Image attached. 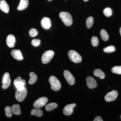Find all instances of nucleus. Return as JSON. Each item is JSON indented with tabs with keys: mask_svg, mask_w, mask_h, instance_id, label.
Returning a JSON list of instances; mask_svg holds the SVG:
<instances>
[{
	"mask_svg": "<svg viewBox=\"0 0 121 121\" xmlns=\"http://www.w3.org/2000/svg\"><path fill=\"white\" fill-rule=\"evenodd\" d=\"M64 78L68 84L73 85L75 83V79L72 74L67 70H65L64 72Z\"/></svg>",
	"mask_w": 121,
	"mask_h": 121,
	"instance_id": "10",
	"label": "nucleus"
},
{
	"mask_svg": "<svg viewBox=\"0 0 121 121\" xmlns=\"http://www.w3.org/2000/svg\"><path fill=\"white\" fill-rule=\"evenodd\" d=\"M49 82L51 85V88L52 90L57 91L61 88V84L57 78L52 76L49 78Z\"/></svg>",
	"mask_w": 121,
	"mask_h": 121,
	"instance_id": "2",
	"label": "nucleus"
},
{
	"mask_svg": "<svg viewBox=\"0 0 121 121\" xmlns=\"http://www.w3.org/2000/svg\"><path fill=\"white\" fill-rule=\"evenodd\" d=\"M16 39L13 35H9L6 39V43L7 45L10 48H13L15 46Z\"/></svg>",
	"mask_w": 121,
	"mask_h": 121,
	"instance_id": "15",
	"label": "nucleus"
},
{
	"mask_svg": "<svg viewBox=\"0 0 121 121\" xmlns=\"http://www.w3.org/2000/svg\"><path fill=\"white\" fill-rule=\"evenodd\" d=\"M69 59L73 62L79 63L82 62V58L81 56L78 52L74 50H70L68 53Z\"/></svg>",
	"mask_w": 121,
	"mask_h": 121,
	"instance_id": "3",
	"label": "nucleus"
},
{
	"mask_svg": "<svg viewBox=\"0 0 121 121\" xmlns=\"http://www.w3.org/2000/svg\"><path fill=\"white\" fill-rule=\"evenodd\" d=\"M94 121H103V120L101 117L97 116L95 117V118L94 120Z\"/></svg>",
	"mask_w": 121,
	"mask_h": 121,
	"instance_id": "32",
	"label": "nucleus"
},
{
	"mask_svg": "<svg viewBox=\"0 0 121 121\" xmlns=\"http://www.w3.org/2000/svg\"><path fill=\"white\" fill-rule=\"evenodd\" d=\"M27 89L25 87L21 90H17L15 93V98L18 102L23 101L27 95Z\"/></svg>",
	"mask_w": 121,
	"mask_h": 121,
	"instance_id": "4",
	"label": "nucleus"
},
{
	"mask_svg": "<svg viewBox=\"0 0 121 121\" xmlns=\"http://www.w3.org/2000/svg\"><path fill=\"white\" fill-rule=\"evenodd\" d=\"M119 32H120V35H121V27L120 29V30H119Z\"/></svg>",
	"mask_w": 121,
	"mask_h": 121,
	"instance_id": "33",
	"label": "nucleus"
},
{
	"mask_svg": "<svg viewBox=\"0 0 121 121\" xmlns=\"http://www.w3.org/2000/svg\"><path fill=\"white\" fill-rule=\"evenodd\" d=\"M99 43L98 39L96 36H93L91 39V43L93 47H96L98 46Z\"/></svg>",
	"mask_w": 121,
	"mask_h": 121,
	"instance_id": "29",
	"label": "nucleus"
},
{
	"mask_svg": "<svg viewBox=\"0 0 121 121\" xmlns=\"http://www.w3.org/2000/svg\"><path fill=\"white\" fill-rule=\"evenodd\" d=\"M94 74L96 77H98L101 79H103L105 78V73L99 69H95L94 71Z\"/></svg>",
	"mask_w": 121,
	"mask_h": 121,
	"instance_id": "19",
	"label": "nucleus"
},
{
	"mask_svg": "<svg viewBox=\"0 0 121 121\" xmlns=\"http://www.w3.org/2000/svg\"><path fill=\"white\" fill-rule=\"evenodd\" d=\"M5 114L6 116L8 117H11L12 116V108L9 106L6 107L5 108Z\"/></svg>",
	"mask_w": 121,
	"mask_h": 121,
	"instance_id": "26",
	"label": "nucleus"
},
{
	"mask_svg": "<svg viewBox=\"0 0 121 121\" xmlns=\"http://www.w3.org/2000/svg\"><path fill=\"white\" fill-rule=\"evenodd\" d=\"M40 40L39 39H34L31 41V44L34 47H37L40 45Z\"/></svg>",
	"mask_w": 121,
	"mask_h": 121,
	"instance_id": "31",
	"label": "nucleus"
},
{
	"mask_svg": "<svg viewBox=\"0 0 121 121\" xmlns=\"http://www.w3.org/2000/svg\"><path fill=\"white\" fill-rule=\"evenodd\" d=\"M57 104L55 103H52L46 105L45 107V109L47 111H51L54 110L57 107Z\"/></svg>",
	"mask_w": 121,
	"mask_h": 121,
	"instance_id": "23",
	"label": "nucleus"
},
{
	"mask_svg": "<svg viewBox=\"0 0 121 121\" xmlns=\"http://www.w3.org/2000/svg\"><path fill=\"white\" fill-rule=\"evenodd\" d=\"M48 99L45 97L39 98L34 103L33 106L35 108H40L45 105L48 102Z\"/></svg>",
	"mask_w": 121,
	"mask_h": 121,
	"instance_id": "7",
	"label": "nucleus"
},
{
	"mask_svg": "<svg viewBox=\"0 0 121 121\" xmlns=\"http://www.w3.org/2000/svg\"><path fill=\"white\" fill-rule=\"evenodd\" d=\"M76 104L75 103L69 104L65 107L63 110L64 114L67 116H69L73 113L74 107H75Z\"/></svg>",
	"mask_w": 121,
	"mask_h": 121,
	"instance_id": "11",
	"label": "nucleus"
},
{
	"mask_svg": "<svg viewBox=\"0 0 121 121\" xmlns=\"http://www.w3.org/2000/svg\"><path fill=\"white\" fill-rule=\"evenodd\" d=\"M30 79L28 81V83L30 85L35 83L37 80V76L35 73L33 72H30L29 73Z\"/></svg>",
	"mask_w": 121,
	"mask_h": 121,
	"instance_id": "21",
	"label": "nucleus"
},
{
	"mask_svg": "<svg viewBox=\"0 0 121 121\" xmlns=\"http://www.w3.org/2000/svg\"><path fill=\"white\" fill-rule=\"evenodd\" d=\"M86 84L90 89H93L97 86V82L95 79L91 76H88L86 78Z\"/></svg>",
	"mask_w": 121,
	"mask_h": 121,
	"instance_id": "13",
	"label": "nucleus"
},
{
	"mask_svg": "<svg viewBox=\"0 0 121 121\" xmlns=\"http://www.w3.org/2000/svg\"><path fill=\"white\" fill-rule=\"evenodd\" d=\"M11 79L9 73L6 72L4 74L2 77V88L4 90L7 89L10 86Z\"/></svg>",
	"mask_w": 121,
	"mask_h": 121,
	"instance_id": "6",
	"label": "nucleus"
},
{
	"mask_svg": "<svg viewBox=\"0 0 121 121\" xmlns=\"http://www.w3.org/2000/svg\"><path fill=\"white\" fill-rule=\"evenodd\" d=\"M100 35L103 41H107L109 39V35L106 31L104 29H102L100 31Z\"/></svg>",
	"mask_w": 121,
	"mask_h": 121,
	"instance_id": "22",
	"label": "nucleus"
},
{
	"mask_svg": "<svg viewBox=\"0 0 121 121\" xmlns=\"http://www.w3.org/2000/svg\"><path fill=\"white\" fill-rule=\"evenodd\" d=\"M26 83L25 80L22 79L20 76L17 77L15 79L13 84L17 90H21L24 88Z\"/></svg>",
	"mask_w": 121,
	"mask_h": 121,
	"instance_id": "8",
	"label": "nucleus"
},
{
	"mask_svg": "<svg viewBox=\"0 0 121 121\" xmlns=\"http://www.w3.org/2000/svg\"><path fill=\"white\" fill-rule=\"evenodd\" d=\"M111 71L114 73L121 74V66H115L111 69Z\"/></svg>",
	"mask_w": 121,
	"mask_h": 121,
	"instance_id": "28",
	"label": "nucleus"
},
{
	"mask_svg": "<svg viewBox=\"0 0 121 121\" xmlns=\"http://www.w3.org/2000/svg\"><path fill=\"white\" fill-rule=\"evenodd\" d=\"M116 51V48L114 46L110 45L105 48L103 49V51L106 53H110L114 52Z\"/></svg>",
	"mask_w": 121,
	"mask_h": 121,
	"instance_id": "25",
	"label": "nucleus"
},
{
	"mask_svg": "<svg viewBox=\"0 0 121 121\" xmlns=\"http://www.w3.org/2000/svg\"><path fill=\"white\" fill-rule=\"evenodd\" d=\"M41 26L42 27L46 30H48L51 26V22L50 19L48 17H43L41 21Z\"/></svg>",
	"mask_w": 121,
	"mask_h": 121,
	"instance_id": "12",
	"label": "nucleus"
},
{
	"mask_svg": "<svg viewBox=\"0 0 121 121\" xmlns=\"http://www.w3.org/2000/svg\"><path fill=\"white\" fill-rule=\"evenodd\" d=\"M60 17L66 26H71L73 23L71 15L67 12H62L59 14Z\"/></svg>",
	"mask_w": 121,
	"mask_h": 121,
	"instance_id": "1",
	"label": "nucleus"
},
{
	"mask_svg": "<svg viewBox=\"0 0 121 121\" xmlns=\"http://www.w3.org/2000/svg\"><path fill=\"white\" fill-rule=\"evenodd\" d=\"M31 114L40 117H42L43 115V112L41 110L39 109V108H35V109H33L31 110Z\"/></svg>",
	"mask_w": 121,
	"mask_h": 121,
	"instance_id": "20",
	"label": "nucleus"
},
{
	"mask_svg": "<svg viewBox=\"0 0 121 121\" xmlns=\"http://www.w3.org/2000/svg\"><path fill=\"white\" fill-rule=\"evenodd\" d=\"M118 95V93L117 91H112L107 94L105 97V100L106 102H111L114 101L117 99Z\"/></svg>",
	"mask_w": 121,
	"mask_h": 121,
	"instance_id": "9",
	"label": "nucleus"
},
{
	"mask_svg": "<svg viewBox=\"0 0 121 121\" xmlns=\"http://www.w3.org/2000/svg\"><path fill=\"white\" fill-rule=\"evenodd\" d=\"M83 0L84 1H87L89 0Z\"/></svg>",
	"mask_w": 121,
	"mask_h": 121,
	"instance_id": "34",
	"label": "nucleus"
},
{
	"mask_svg": "<svg viewBox=\"0 0 121 121\" xmlns=\"http://www.w3.org/2000/svg\"><path fill=\"white\" fill-rule=\"evenodd\" d=\"M94 22V19H93V17H88L86 21V24L87 27L88 28H90L93 26Z\"/></svg>",
	"mask_w": 121,
	"mask_h": 121,
	"instance_id": "24",
	"label": "nucleus"
},
{
	"mask_svg": "<svg viewBox=\"0 0 121 121\" xmlns=\"http://www.w3.org/2000/svg\"><path fill=\"white\" fill-rule=\"evenodd\" d=\"M103 13L106 16L109 17L112 14V10L110 8H106L103 10Z\"/></svg>",
	"mask_w": 121,
	"mask_h": 121,
	"instance_id": "27",
	"label": "nucleus"
},
{
	"mask_svg": "<svg viewBox=\"0 0 121 121\" xmlns=\"http://www.w3.org/2000/svg\"></svg>",
	"mask_w": 121,
	"mask_h": 121,
	"instance_id": "36",
	"label": "nucleus"
},
{
	"mask_svg": "<svg viewBox=\"0 0 121 121\" xmlns=\"http://www.w3.org/2000/svg\"><path fill=\"white\" fill-rule=\"evenodd\" d=\"M12 112L13 114L16 115H19L21 114L20 107L19 104H14L13 105L12 107Z\"/></svg>",
	"mask_w": 121,
	"mask_h": 121,
	"instance_id": "18",
	"label": "nucleus"
},
{
	"mask_svg": "<svg viewBox=\"0 0 121 121\" xmlns=\"http://www.w3.org/2000/svg\"><path fill=\"white\" fill-rule=\"evenodd\" d=\"M28 4V0H20L19 4L17 8V10L19 11H23L27 8Z\"/></svg>",
	"mask_w": 121,
	"mask_h": 121,
	"instance_id": "17",
	"label": "nucleus"
},
{
	"mask_svg": "<svg viewBox=\"0 0 121 121\" xmlns=\"http://www.w3.org/2000/svg\"><path fill=\"white\" fill-rule=\"evenodd\" d=\"M48 0L49 1H51L52 0Z\"/></svg>",
	"mask_w": 121,
	"mask_h": 121,
	"instance_id": "35",
	"label": "nucleus"
},
{
	"mask_svg": "<svg viewBox=\"0 0 121 121\" xmlns=\"http://www.w3.org/2000/svg\"><path fill=\"white\" fill-rule=\"evenodd\" d=\"M0 9L5 13H8L9 12V5L4 0H0Z\"/></svg>",
	"mask_w": 121,
	"mask_h": 121,
	"instance_id": "16",
	"label": "nucleus"
},
{
	"mask_svg": "<svg viewBox=\"0 0 121 121\" xmlns=\"http://www.w3.org/2000/svg\"><path fill=\"white\" fill-rule=\"evenodd\" d=\"M29 35L31 37H35L38 35L37 30L35 28H32L29 31Z\"/></svg>",
	"mask_w": 121,
	"mask_h": 121,
	"instance_id": "30",
	"label": "nucleus"
},
{
	"mask_svg": "<svg viewBox=\"0 0 121 121\" xmlns=\"http://www.w3.org/2000/svg\"><path fill=\"white\" fill-rule=\"evenodd\" d=\"M54 52L52 50H49L45 52L42 55L41 61L44 64L49 62L54 56Z\"/></svg>",
	"mask_w": 121,
	"mask_h": 121,
	"instance_id": "5",
	"label": "nucleus"
},
{
	"mask_svg": "<svg viewBox=\"0 0 121 121\" xmlns=\"http://www.w3.org/2000/svg\"><path fill=\"white\" fill-rule=\"evenodd\" d=\"M11 54L13 57L19 61H21L23 59L21 52L19 50H13L11 52Z\"/></svg>",
	"mask_w": 121,
	"mask_h": 121,
	"instance_id": "14",
	"label": "nucleus"
}]
</instances>
